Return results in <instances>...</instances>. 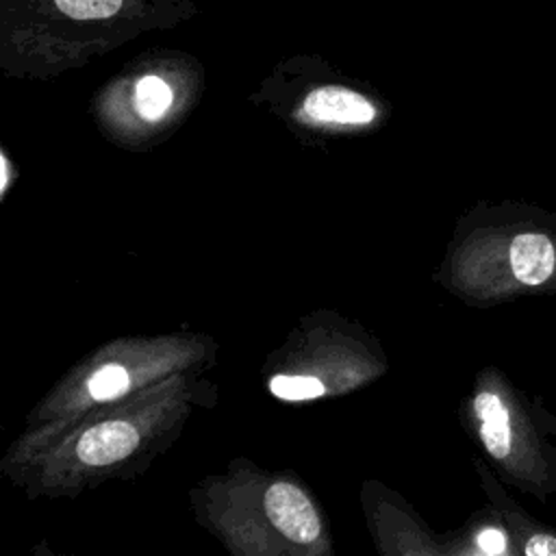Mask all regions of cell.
Here are the masks:
<instances>
[{
    "label": "cell",
    "instance_id": "30bf717a",
    "mask_svg": "<svg viewBox=\"0 0 556 556\" xmlns=\"http://www.w3.org/2000/svg\"><path fill=\"white\" fill-rule=\"evenodd\" d=\"M7 185H9V163H7V156H2V191L7 189Z\"/></svg>",
    "mask_w": 556,
    "mask_h": 556
},
{
    "label": "cell",
    "instance_id": "9c48e42d",
    "mask_svg": "<svg viewBox=\"0 0 556 556\" xmlns=\"http://www.w3.org/2000/svg\"><path fill=\"white\" fill-rule=\"evenodd\" d=\"M473 545H476V552L489 554V556H502V554L517 552V547H513V543H510L508 532L502 526L480 528L473 536Z\"/></svg>",
    "mask_w": 556,
    "mask_h": 556
},
{
    "label": "cell",
    "instance_id": "5b68a950",
    "mask_svg": "<svg viewBox=\"0 0 556 556\" xmlns=\"http://www.w3.org/2000/svg\"><path fill=\"white\" fill-rule=\"evenodd\" d=\"M139 445V432L128 421H102L89 428L76 445V454L87 465H111L126 458Z\"/></svg>",
    "mask_w": 556,
    "mask_h": 556
},
{
    "label": "cell",
    "instance_id": "277c9868",
    "mask_svg": "<svg viewBox=\"0 0 556 556\" xmlns=\"http://www.w3.org/2000/svg\"><path fill=\"white\" fill-rule=\"evenodd\" d=\"M263 504L271 526L289 541L306 545L319 536V517L298 486L276 482L265 491Z\"/></svg>",
    "mask_w": 556,
    "mask_h": 556
},
{
    "label": "cell",
    "instance_id": "7a4b0ae2",
    "mask_svg": "<svg viewBox=\"0 0 556 556\" xmlns=\"http://www.w3.org/2000/svg\"><path fill=\"white\" fill-rule=\"evenodd\" d=\"M484 452L515 478L521 491L545 502L556 493V419L541 402L500 387H482L471 400Z\"/></svg>",
    "mask_w": 556,
    "mask_h": 556
},
{
    "label": "cell",
    "instance_id": "8992f818",
    "mask_svg": "<svg viewBox=\"0 0 556 556\" xmlns=\"http://www.w3.org/2000/svg\"><path fill=\"white\" fill-rule=\"evenodd\" d=\"M132 106L148 122L161 119L174 106V85L156 70L141 72L132 83Z\"/></svg>",
    "mask_w": 556,
    "mask_h": 556
},
{
    "label": "cell",
    "instance_id": "3957f363",
    "mask_svg": "<svg viewBox=\"0 0 556 556\" xmlns=\"http://www.w3.org/2000/svg\"><path fill=\"white\" fill-rule=\"evenodd\" d=\"M300 111L317 124L337 126H365L376 117L374 102L365 93L341 83L313 85L302 96Z\"/></svg>",
    "mask_w": 556,
    "mask_h": 556
},
{
    "label": "cell",
    "instance_id": "52a82bcc",
    "mask_svg": "<svg viewBox=\"0 0 556 556\" xmlns=\"http://www.w3.org/2000/svg\"><path fill=\"white\" fill-rule=\"evenodd\" d=\"M269 389L276 397L287 400V402H298V400H313L324 393L321 380L313 376H276L269 382Z\"/></svg>",
    "mask_w": 556,
    "mask_h": 556
},
{
    "label": "cell",
    "instance_id": "6da1fadb",
    "mask_svg": "<svg viewBox=\"0 0 556 556\" xmlns=\"http://www.w3.org/2000/svg\"><path fill=\"white\" fill-rule=\"evenodd\" d=\"M198 13L195 0H0V43L15 63H70Z\"/></svg>",
    "mask_w": 556,
    "mask_h": 556
},
{
    "label": "cell",
    "instance_id": "ba28073f",
    "mask_svg": "<svg viewBox=\"0 0 556 556\" xmlns=\"http://www.w3.org/2000/svg\"><path fill=\"white\" fill-rule=\"evenodd\" d=\"M87 389L93 400H113L128 389V374L119 365H104L89 378Z\"/></svg>",
    "mask_w": 556,
    "mask_h": 556
}]
</instances>
